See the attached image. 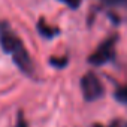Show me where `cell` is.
Here are the masks:
<instances>
[{"label":"cell","instance_id":"cell-7","mask_svg":"<svg viewBox=\"0 0 127 127\" xmlns=\"http://www.w3.org/2000/svg\"><path fill=\"white\" fill-rule=\"evenodd\" d=\"M60 2H63L64 5H67L70 9H78L81 6V0H60Z\"/></svg>","mask_w":127,"mask_h":127},{"label":"cell","instance_id":"cell-1","mask_svg":"<svg viewBox=\"0 0 127 127\" xmlns=\"http://www.w3.org/2000/svg\"><path fill=\"white\" fill-rule=\"evenodd\" d=\"M0 46L8 55H11L15 66L23 73H26L27 76L34 75V64L30 54L27 52V48L24 46L23 40L17 36V33L5 21H0Z\"/></svg>","mask_w":127,"mask_h":127},{"label":"cell","instance_id":"cell-8","mask_svg":"<svg viewBox=\"0 0 127 127\" xmlns=\"http://www.w3.org/2000/svg\"><path fill=\"white\" fill-rule=\"evenodd\" d=\"M111 3L118 5V6H127V0H111Z\"/></svg>","mask_w":127,"mask_h":127},{"label":"cell","instance_id":"cell-5","mask_svg":"<svg viewBox=\"0 0 127 127\" xmlns=\"http://www.w3.org/2000/svg\"><path fill=\"white\" fill-rule=\"evenodd\" d=\"M115 100H118L123 105H127V85H123L120 88H117V91L114 93Z\"/></svg>","mask_w":127,"mask_h":127},{"label":"cell","instance_id":"cell-6","mask_svg":"<svg viewBox=\"0 0 127 127\" xmlns=\"http://www.w3.org/2000/svg\"><path fill=\"white\" fill-rule=\"evenodd\" d=\"M51 64L54 66V67H64L66 64H67V58L66 57H61V58H51Z\"/></svg>","mask_w":127,"mask_h":127},{"label":"cell","instance_id":"cell-4","mask_svg":"<svg viewBox=\"0 0 127 127\" xmlns=\"http://www.w3.org/2000/svg\"><path fill=\"white\" fill-rule=\"evenodd\" d=\"M37 32H39L43 37H46V39H51V37H54L55 34H58V29L48 26L43 20H40V21L37 23Z\"/></svg>","mask_w":127,"mask_h":127},{"label":"cell","instance_id":"cell-9","mask_svg":"<svg viewBox=\"0 0 127 127\" xmlns=\"http://www.w3.org/2000/svg\"><path fill=\"white\" fill-rule=\"evenodd\" d=\"M109 127H120V124H118V123H112Z\"/></svg>","mask_w":127,"mask_h":127},{"label":"cell","instance_id":"cell-3","mask_svg":"<svg viewBox=\"0 0 127 127\" xmlns=\"http://www.w3.org/2000/svg\"><path fill=\"white\" fill-rule=\"evenodd\" d=\"M115 43H117V36H111L109 39L103 40L97 49L88 57V63L93 66H103L111 60L115 58Z\"/></svg>","mask_w":127,"mask_h":127},{"label":"cell","instance_id":"cell-2","mask_svg":"<svg viewBox=\"0 0 127 127\" xmlns=\"http://www.w3.org/2000/svg\"><path fill=\"white\" fill-rule=\"evenodd\" d=\"M81 90H82V96L87 102L99 100L105 94V88H103L102 81L93 72H87L81 78Z\"/></svg>","mask_w":127,"mask_h":127}]
</instances>
